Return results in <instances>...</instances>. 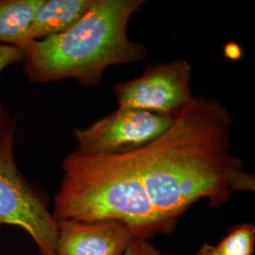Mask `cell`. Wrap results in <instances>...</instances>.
<instances>
[{
    "label": "cell",
    "instance_id": "1",
    "mask_svg": "<svg viewBox=\"0 0 255 255\" xmlns=\"http://www.w3.org/2000/svg\"><path fill=\"white\" fill-rule=\"evenodd\" d=\"M234 118L218 100L195 97L163 134L130 156L158 219L169 232L201 200L219 209L255 192V176L231 151Z\"/></svg>",
    "mask_w": 255,
    "mask_h": 255
},
{
    "label": "cell",
    "instance_id": "2",
    "mask_svg": "<svg viewBox=\"0 0 255 255\" xmlns=\"http://www.w3.org/2000/svg\"><path fill=\"white\" fill-rule=\"evenodd\" d=\"M144 4V0H93L73 27L26 46L23 64L28 82L75 79L84 87H97L110 66L146 59V46L128 35L129 20Z\"/></svg>",
    "mask_w": 255,
    "mask_h": 255
},
{
    "label": "cell",
    "instance_id": "3",
    "mask_svg": "<svg viewBox=\"0 0 255 255\" xmlns=\"http://www.w3.org/2000/svg\"><path fill=\"white\" fill-rule=\"evenodd\" d=\"M61 167L63 179L52 212L57 220H117L147 239L169 233L155 213L130 153L86 155L75 150Z\"/></svg>",
    "mask_w": 255,
    "mask_h": 255
},
{
    "label": "cell",
    "instance_id": "4",
    "mask_svg": "<svg viewBox=\"0 0 255 255\" xmlns=\"http://www.w3.org/2000/svg\"><path fill=\"white\" fill-rule=\"evenodd\" d=\"M16 124L0 129V226L23 229L40 255H57L58 221L45 194L20 172L13 155Z\"/></svg>",
    "mask_w": 255,
    "mask_h": 255
},
{
    "label": "cell",
    "instance_id": "5",
    "mask_svg": "<svg viewBox=\"0 0 255 255\" xmlns=\"http://www.w3.org/2000/svg\"><path fill=\"white\" fill-rule=\"evenodd\" d=\"M192 66L184 59L148 65L135 79L114 85L119 108L142 110L176 119L194 100Z\"/></svg>",
    "mask_w": 255,
    "mask_h": 255
},
{
    "label": "cell",
    "instance_id": "6",
    "mask_svg": "<svg viewBox=\"0 0 255 255\" xmlns=\"http://www.w3.org/2000/svg\"><path fill=\"white\" fill-rule=\"evenodd\" d=\"M174 119L142 110L119 108L88 127L76 128V151L86 155L135 152L170 127Z\"/></svg>",
    "mask_w": 255,
    "mask_h": 255
},
{
    "label": "cell",
    "instance_id": "7",
    "mask_svg": "<svg viewBox=\"0 0 255 255\" xmlns=\"http://www.w3.org/2000/svg\"><path fill=\"white\" fill-rule=\"evenodd\" d=\"M57 221V255H123L136 237L128 225L117 220Z\"/></svg>",
    "mask_w": 255,
    "mask_h": 255
},
{
    "label": "cell",
    "instance_id": "8",
    "mask_svg": "<svg viewBox=\"0 0 255 255\" xmlns=\"http://www.w3.org/2000/svg\"><path fill=\"white\" fill-rule=\"evenodd\" d=\"M93 0H45L30 29L32 41L66 31L82 18Z\"/></svg>",
    "mask_w": 255,
    "mask_h": 255
},
{
    "label": "cell",
    "instance_id": "9",
    "mask_svg": "<svg viewBox=\"0 0 255 255\" xmlns=\"http://www.w3.org/2000/svg\"><path fill=\"white\" fill-rule=\"evenodd\" d=\"M45 0H0V45L25 49L30 29Z\"/></svg>",
    "mask_w": 255,
    "mask_h": 255
},
{
    "label": "cell",
    "instance_id": "10",
    "mask_svg": "<svg viewBox=\"0 0 255 255\" xmlns=\"http://www.w3.org/2000/svg\"><path fill=\"white\" fill-rule=\"evenodd\" d=\"M216 247L222 255H254L255 225L253 223L237 225Z\"/></svg>",
    "mask_w": 255,
    "mask_h": 255
},
{
    "label": "cell",
    "instance_id": "11",
    "mask_svg": "<svg viewBox=\"0 0 255 255\" xmlns=\"http://www.w3.org/2000/svg\"><path fill=\"white\" fill-rule=\"evenodd\" d=\"M24 57V49L14 46L0 45V75L9 65L23 63ZM14 124L15 121L10 118L7 110L4 108L0 102V129L10 127Z\"/></svg>",
    "mask_w": 255,
    "mask_h": 255
},
{
    "label": "cell",
    "instance_id": "12",
    "mask_svg": "<svg viewBox=\"0 0 255 255\" xmlns=\"http://www.w3.org/2000/svg\"><path fill=\"white\" fill-rule=\"evenodd\" d=\"M123 255H169L161 252L147 238L133 237Z\"/></svg>",
    "mask_w": 255,
    "mask_h": 255
},
{
    "label": "cell",
    "instance_id": "13",
    "mask_svg": "<svg viewBox=\"0 0 255 255\" xmlns=\"http://www.w3.org/2000/svg\"><path fill=\"white\" fill-rule=\"evenodd\" d=\"M196 255H222L217 249L216 245H212L209 243H204L200 248Z\"/></svg>",
    "mask_w": 255,
    "mask_h": 255
}]
</instances>
